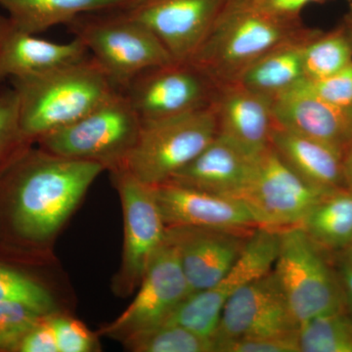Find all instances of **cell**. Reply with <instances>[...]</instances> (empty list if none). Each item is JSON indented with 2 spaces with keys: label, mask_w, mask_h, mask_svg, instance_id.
Segmentation results:
<instances>
[{
  "label": "cell",
  "mask_w": 352,
  "mask_h": 352,
  "mask_svg": "<svg viewBox=\"0 0 352 352\" xmlns=\"http://www.w3.org/2000/svg\"><path fill=\"white\" fill-rule=\"evenodd\" d=\"M104 170L30 148L0 175V247L16 258L51 239Z\"/></svg>",
  "instance_id": "cell-1"
},
{
  "label": "cell",
  "mask_w": 352,
  "mask_h": 352,
  "mask_svg": "<svg viewBox=\"0 0 352 352\" xmlns=\"http://www.w3.org/2000/svg\"><path fill=\"white\" fill-rule=\"evenodd\" d=\"M22 131L32 142L87 115L120 91L91 56L11 80Z\"/></svg>",
  "instance_id": "cell-2"
},
{
  "label": "cell",
  "mask_w": 352,
  "mask_h": 352,
  "mask_svg": "<svg viewBox=\"0 0 352 352\" xmlns=\"http://www.w3.org/2000/svg\"><path fill=\"white\" fill-rule=\"evenodd\" d=\"M309 32L300 16L279 15L250 0H235L190 61L217 85L231 82L264 53Z\"/></svg>",
  "instance_id": "cell-3"
},
{
  "label": "cell",
  "mask_w": 352,
  "mask_h": 352,
  "mask_svg": "<svg viewBox=\"0 0 352 352\" xmlns=\"http://www.w3.org/2000/svg\"><path fill=\"white\" fill-rule=\"evenodd\" d=\"M68 25L120 91L146 69L175 61L157 36L124 8L83 14Z\"/></svg>",
  "instance_id": "cell-4"
},
{
  "label": "cell",
  "mask_w": 352,
  "mask_h": 352,
  "mask_svg": "<svg viewBox=\"0 0 352 352\" xmlns=\"http://www.w3.org/2000/svg\"><path fill=\"white\" fill-rule=\"evenodd\" d=\"M217 136L212 103L192 112L144 120L120 170L150 186L163 184L191 163Z\"/></svg>",
  "instance_id": "cell-5"
},
{
  "label": "cell",
  "mask_w": 352,
  "mask_h": 352,
  "mask_svg": "<svg viewBox=\"0 0 352 352\" xmlns=\"http://www.w3.org/2000/svg\"><path fill=\"white\" fill-rule=\"evenodd\" d=\"M141 120L122 91L73 124L45 134L36 142L44 151L95 162L105 170H120L138 140Z\"/></svg>",
  "instance_id": "cell-6"
},
{
  "label": "cell",
  "mask_w": 352,
  "mask_h": 352,
  "mask_svg": "<svg viewBox=\"0 0 352 352\" xmlns=\"http://www.w3.org/2000/svg\"><path fill=\"white\" fill-rule=\"evenodd\" d=\"M273 271L300 326L318 315L346 308L337 270L302 227L280 230Z\"/></svg>",
  "instance_id": "cell-7"
},
{
  "label": "cell",
  "mask_w": 352,
  "mask_h": 352,
  "mask_svg": "<svg viewBox=\"0 0 352 352\" xmlns=\"http://www.w3.org/2000/svg\"><path fill=\"white\" fill-rule=\"evenodd\" d=\"M279 244L280 230L263 226L254 228L244 251L226 276L212 288L187 296L163 324L182 326L214 340L227 300L243 286L273 270Z\"/></svg>",
  "instance_id": "cell-8"
},
{
  "label": "cell",
  "mask_w": 352,
  "mask_h": 352,
  "mask_svg": "<svg viewBox=\"0 0 352 352\" xmlns=\"http://www.w3.org/2000/svg\"><path fill=\"white\" fill-rule=\"evenodd\" d=\"M217 87L193 62L173 61L142 72L122 92L144 122L208 107Z\"/></svg>",
  "instance_id": "cell-9"
},
{
  "label": "cell",
  "mask_w": 352,
  "mask_h": 352,
  "mask_svg": "<svg viewBox=\"0 0 352 352\" xmlns=\"http://www.w3.org/2000/svg\"><path fill=\"white\" fill-rule=\"evenodd\" d=\"M122 201L124 240L122 266L116 287L129 295L140 285L148 264L166 236V226L153 186L139 182L126 170L112 171Z\"/></svg>",
  "instance_id": "cell-10"
},
{
  "label": "cell",
  "mask_w": 352,
  "mask_h": 352,
  "mask_svg": "<svg viewBox=\"0 0 352 352\" xmlns=\"http://www.w3.org/2000/svg\"><path fill=\"white\" fill-rule=\"evenodd\" d=\"M326 194L296 175L270 146L258 157L242 200L254 212L259 226L281 230L300 226Z\"/></svg>",
  "instance_id": "cell-11"
},
{
  "label": "cell",
  "mask_w": 352,
  "mask_h": 352,
  "mask_svg": "<svg viewBox=\"0 0 352 352\" xmlns=\"http://www.w3.org/2000/svg\"><path fill=\"white\" fill-rule=\"evenodd\" d=\"M138 295L129 307L101 333L122 340L163 324L168 315L192 293L177 252L164 240L148 264Z\"/></svg>",
  "instance_id": "cell-12"
},
{
  "label": "cell",
  "mask_w": 352,
  "mask_h": 352,
  "mask_svg": "<svg viewBox=\"0 0 352 352\" xmlns=\"http://www.w3.org/2000/svg\"><path fill=\"white\" fill-rule=\"evenodd\" d=\"M235 0H138L124 8L163 43L175 61H190Z\"/></svg>",
  "instance_id": "cell-13"
},
{
  "label": "cell",
  "mask_w": 352,
  "mask_h": 352,
  "mask_svg": "<svg viewBox=\"0 0 352 352\" xmlns=\"http://www.w3.org/2000/svg\"><path fill=\"white\" fill-rule=\"evenodd\" d=\"M300 331L274 271L250 282L227 300L214 344L254 336L291 335Z\"/></svg>",
  "instance_id": "cell-14"
},
{
  "label": "cell",
  "mask_w": 352,
  "mask_h": 352,
  "mask_svg": "<svg viewBox=\"0 0 352 352\" xmlns=\"http://www.w3.org/2000/svg\"><path fill=\"white\" fill-rule=\"evenodd\" d=\"M254 229L166 226L192 293L215 286L232 268Z\"/></svg>",
  "instance_id": "cell-15"
},
{
  "label": "cell",
  "mask_w": 352,
  "mask_h": 352,
  "mask_svg": "<svg viewBox=\"0 0 352 352\" xmlns=\"http://www.w3.org/2000/svg\"><path fill=\"white\" fill-rule=\"evenodd\" d=\"M166 226L254 229V212L239 198L217 195L173 182L153 186Z\"/></svg>",
  "instance_id": "cell-16"
},
{
  "label": "cell",
  "mask_w": 352,
  "mask_h": 352,
  "mask_svg": "<svg viewBox=\"0 0 352 352\" xmlns=\"http://www.w3.org/2000/svg\"><path fill=\"white\" fill-rule=\"evenodd\" d=\"M212 106L220 138L252 157L270 147L275 126L272 99L231 82L217 85Z\"/></svg>",
  "instance_id": "cell-17"
},
{
  "label": "cell",
  "mask_w": 352,
  "mask_h": 352,
  "mask_svg": "<svg viewBox=\"0 0 352 352\" xmlns=\"http://www.w3.org/2000/svg\"><path fill=\"white\" fill-rule=\"evenodd\" d=\"M272 110L277 126L333 146L342 154L352 143V109L322 100L302 82L272 99Z\"/></svg>",
  "instance_id": "cell-18"
},
{
  "label": "cell",
  "mask_w": 352,
  "mask_h": 352,
  "mask_svg": "<svg viewBox=\"0 0 352 352\" xmlns=\"http://www.w3.org/2000/svg\"><path fill=\"white\" fill-rule=\"evenodd\" d=\"M89 56L78 38L67 43L39 38L0 14V83L38 75Z\"/></svg>",
  "instance_id": "cell-19"
},
{
  "label": "cell",
  "mask_w": 352,
  "mask_h": 352,
  "mask_svg": "<svg viewBox=\"0 0 352 352\" xmlns=\"http://www.w3.org/2000/svg\"><path fill=\"white\" fill-rule=\"evenodd\" d=\"M258 157H252L217 135L168 182L217 195L242 199Z\"/></svg>",
  "instance_id": "cell-20"
},
{
  "label": "cell",
  "mask_w": 352,
  "mask_h": 352,
  "mask_svg": "<svg viewBox=\"0 0 352 352\" xmlns=\"http://www.w3.org/2000/svg\"><path fill=\"white\" fill-rule=\"evenodd\" d=\"M270 146L280 159L310 186L322 192L344 189L342 152L316 139L275 124Z\"/></svg>",
  "instance_id": "cell-21"
},
{
  "label": "cell",
  "mask_w": 352,
  "mask_h": 352,
  "mask_svg": "<svg viewBox=\"0 0 352 352\" xmlns=\"http://www.w3.org/2000/svg\"><path fill=\"white\" fill-rule=\"evenodd\" d=\"M314 32L276 46L247 67L234 82L274 99L305 80L303 48Z\"/></svg>",
  "instance_id": "cell-22"
},
{
  "label": "cell",
  "mask_w": 352,
  "mask_h": 352,
  "mask_svg": "<svg viewBox=\"0 0 352 352\" xmlns=\"http://www.w3.org/2000/svg\"><path fill=\"white\" fill-rule=\"evenodd\" d=\"M138 0H0L14 24L31 34L68 25L83 14L126 8Z\"/></svg>",
  "instance_id": "cell-23"
},
{
  "label": "cell",
  "mask_w": 352,
  "mask_h": 352,
  "mask_svg": "<svg viewBox=\"0 0 352 352\" xmlns=\"http://www.w3.org/2000/svg\"><path fill=\"white\" fill-rule=\"evenodd\" d=\"M298 226L322 250L344 251L352 244V191L326 194Z\"/></svg>",
  "instance_id": "cell-24"
},
{
  "label": "cell",
  "mask_w": 352,
  "mask_h": 352,
  "mask_svg": "<svg viewBox=\"0 0 352 352\" xmlns=\"http://www.w3.org/2000/svg\"><path fill=\"white\" fill-rule=\"evenodd\" d=\"M298 346L300 352H352V317L344 308L303 322Z\"/></svg>",
  "instance_id": "cell-25"
},
{
  "label": "cell",
  "mask_w": 352,
  "mask_h": 352,
  "mask_svg": "<svg viewBox=\"0 0 352 352\" xmlns=\"http://www.w3.org/2000/svg\"><path fill=\"white\" fill-rule=\"evenodd\" d=\"M122 342L133 352H215L214 340L173 324H161L132 333Z\"/></svg>",
  "instance_id": "cell-26"
},
{
  "label": "cell",
  "mask_w": 352,
  "mask_h": 352,
  "mask_svg": "<svg viewBox=\"0 0 352 352\" xmlns=\"http://www.w3.org/2000/svg\"><path fill=\"white\" fill-rule=\"evenodd\" d=\"M352 63V44L344 34H333L307 41L303 48L305 80L327 78Z\"/></svg>",
  "instance_id": "cell-27"
},
{
  "label": "cell",
  "mask_w": 352,
  "mask_h": 352,
  "mask_svg": "<svg viewBox=\"0 0 352 352\" xmlns=\"http://www.w3.org/2000/svg\"><path fill=\"white\" fill-rule=\"evenodd\" d=\"M9 263L0 258V302L23 303L43 315L54 314L50 292L24 268Z\"/></svg>",
  "instance_id": "cell-28"
},
{
  "label": "cell",
  "mask_w": 352,
  "mask_h": 352,
  "mask_svg": "<svg viewBox=\"0 0 352 352\" xmlns=\"http://www.w3.org/2000/svg\"><path fill=\"white\" fill-rule=\"evenodd\" d=\"M32 144L21 127L17 92L13 87L0 88V175Z\"/></svg>",
  "instance_id": "cell-29"
},
{
  "label": "cell",
  "mask_w": 352,
  "mask_h": 352,
  "mask_svg": "<svg viewBox=\"0 0 352 352\" xmlns=\"http://www.w3.org/2000/svg\"><path fill=\"white\" fill-rule=\"evenodd\" d=\"M43 316L16 302H0V352H14L23 337Z\"/></svg>",
  "instance_id": "cell-30"
},
{
  "label": "cell",
  "mask_w": 352,
  "mask_h": 352,
  "mask_svg": "<svg viewBox=\"0 0 352 352\" xmlns=\"http://www.w3.org/2000/svg\"><path fill=\"white\" fill-rule=\"evenodd\" d=\"M303 87L315 96L333 106L352 109V63L338 73L320 80H303Z\"/></svg>",
  "instance_id": "cell-31"
},
{
  "label": "cell",
  "mask_w": 352,
  "mask_h": 352,
  "mask_svg": "<svg viewBox=\"0 0 352 352\" xmlns=\"http://www.w3.org/2000/svg\"><path fill=\"white\" fill-rule=\"evenodd\" d=\"M50 320L54 330L59 352H91L96 349V340L82 322L51 314Z\"/></svg>",
  "instance_id": "cell-32"
},
{
  "label": "cell",
  "mask_w": 352,
  "mask_h": 352,
  "mask_svg": "<svg viewBox=\"0 0 352 352\" xmlns=\"http://www.w3.org/2000/svg\"><path fill=\"white\" fill-rule=\"evenodd\" d=\"M215 352H300L298 333L224 340L215 344Z\"/></svg>",
  "instance_id": "cell-33"
},
{
  "label": "cell",
  "mask_w": 352,
  "mask_h": 352,
  "mask_svg": "<svg viewBox=\"0 0 352 352\" xmlns=\"http://www.w3.org/2000/svg\"><path fill=\"white\" fill-rule=\"evenodd\" d=\"M14 352H59L50 314L41 316L20 340Z\"/></svg>",
  "instance_id": "cell-34"
},
{
  "label": "cell",
  "mask_w": 352,
  "mask_h": 352,
  "mask_svg": "<svg viewBox=\"0 0 352 352\" xmlns=\"http://www.w3.org/2000/svg\"><path fill=\"white\" fill-rule=\"evenodd\" d=\"M319 0H264L259 6L271 12L284 16H300V11L310 2Z\"/></svg>",
  "instance_id": "cell-35"
},
{
  "label": "cell",
  "mask_w": 352,
  "mask_h": 352,
  "mask_svg": "<svg viewBox=\"0 0 352 352\" xmlns=\"http://www.w3.org/2000/svg\"><path fill=\"white\" fill-rule=\"evenodd\" d=\"M337 272L344 293V307L352 317V264L342 258Z\"/></svg>",
  "instance_id": "cell-36"
},
{
  "label": "cell",
  "mask_w": 352,
  "mask_h": 352,
  "mask_svg": "<svg viewBox=\"0 0 352 352\" xmlns=\"http://www.w3.org/2000/svg\"><path fill=\"white\" fill-rule=\"evenodd\" d=\"M342 168H344L346 188L352 191V143L344 151V156H342Z\"/></svg>",
  "instance_id": "cell-37"
},
{
  "label": "cell",
  "mask_w": 352,
  "mask_h": 352,
  "mask_svg": "<svg viewBox=\"0 0 352 352\" xmlns=\"http://www.w3.org/2000/svg\"><path fill=\"white\" fill-rule=\"evenodd\" d=\"M342 258L352 264V244L342 251Z\"/></svg>",
  "instance_id": "cell-38"
},
{
  "label": "cell",
  "mask_w": 352,
  "mask_h": 352,
  "mask_svg": "<svg viewBox=\"0 0 352 352\" xmlns=\"http://www.w3.org/2000/svg\"><path fill=\"white\" fill-rule=\"evenodd\" d=\"M0 258L11 259L13 258V256L9 254L3 248L0 247Z\"/></svg>",
  "instance_id": "cell-39"
},
{
  "label": "cell",
  "mask_w": 352,
  "mask_h": 352,
  "mask_svg": "<svg viewBox=\"0 0 352 352\" xmlns=\"http://www.w3.org/2000/svg\"><path fill=\"white\" fill-rule=\"evenodd\" d=\"M250 1L254 2V3H261L264 0H250Z\"/></svg>",
  "instance_id": "cell-40"
}]
</instances>
